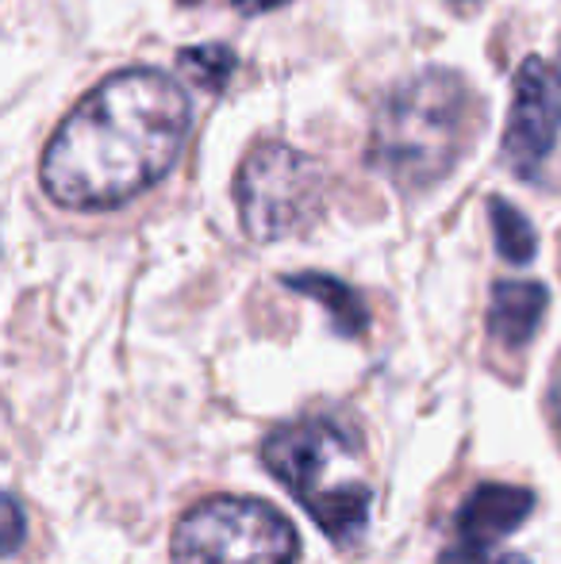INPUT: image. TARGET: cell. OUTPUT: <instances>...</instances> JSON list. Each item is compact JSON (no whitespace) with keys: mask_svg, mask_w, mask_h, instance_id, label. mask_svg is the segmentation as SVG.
<instances>
[{"mask_svg":"<svg viewBox=\"0 0 561 564\" xmlns=\"http://www.w3.org/2000/svg\"><path fill=\"white\" fill-rule=\"evenodd\" d=\"M188 112V93L162 69L108 77L46 142V196L82 212L136 200L181 158Z\"/></svg>","mask_w":561,"mask_h":564,"instance_id":"1","label":"cell"},{"mask_svg":"<svg viewBox=\"0 0 561 564\" xmlns=\"http://www.w3.org/2000/svg\"><path fill=\"white\" fill-rule=\"evenodd\" d=\"M470 134V85L450 69H423L381 105L369 162L400 188H427L454 170Z\"/></svg>","mask_w":561,"mask_h":564,"instance_id":"2","label":"cell"},{"mask_svg":"<svg viewBox=\"0 0 561 564\" xmlns=\"http://www.w3.org/2000/svg\"><path fill=\"white\" fill-rule=\"evenodd\" d=\"M262 460L335 545L366 538L374 488L354 434L331 419H300L266 438Z\"/></svg>","mask_w":561,"mask_h":564,"instance_id":"3","label":"cell"},{"mask_svg":"<svg viewBox=\"0 0 561 564\" xmlns=\"http://www.w3.org/2000/svg\"><path fill=\"white\" fill-rule=\"evenodd\" d=\"M173 564H296L300 538L278 507L247 496H212L181 514Z\"/></svg>","mask_w":561,"mask_h":564,"instance_id":"4","label":"cell"},{"mask_svg":"<svg viewBox=\"0 0 561 564\" xmlns=\"http://www.w3.org/2000/svg\"><path fill=\"white\" fill-rule=\"evenodd\" d=\"M239 219L255 242H278L315 224L323 208V170L281 142L255 147L235 177Z\"/></svg>","mask_w":561,"mask_h":564,"instance_id":"5","label":"cell"},{"mask_svg":"<svg viewBox=\"0 0 561 564\" xmlns=\"http://www.w3.org/2000/svg\"><path fill=\"white\" fill-rule=\"evenodd\" d=\"M561 134V77L547 58H527L516 69L511 112L504 127V162L519 177H535L547 165Z\"/></svg>","mask_w":561,"mask_h":564,"instance_id":"6","label":"cell"},{"mask_svg":"<svg viewBox=\"0 0 561 564\" xmlns=\"http://www.w3.org/2000/svg\"><path fill=\"white\" fill-rule=\"evenodd\" d=\"M535 511V496L527 488H511V484H481L457 511V542L465 545H485L493 550L496 542L519 530L527 514Z\"/></svg>","mask_w":561,"mask_h":564,"instance_id":"7","label":"cell"},{"mask_svg":"<svg viewBox=\"0 0 561 564\" xmlns=\"http://www.w3.org/2000/svg\"><path fill=\"white\" fill-rule=\"evenodd\" d=\"M547 289L539 281H496L488 304V335L504 349H524L547 315Z\"/></svg>","mask_w":561,"mask_h":564,"instance_id":"8","label":"cell"},{"mask_svg":"<svg viewBox=\"0 0 561 564\" xmlns=\"http://www.w3.org/2000/svg\"><path fill=\"white\" fill-rule=\"evenodd\" d=\"M284 289L300 292V296H312L315 304L327 307L331 323L343 338H362L369 330V312H366V300L350 289V284L335 281L327 273H296V276H284Z\"/></svg>","mask_w":561,"mask_h":564,"instance_id":"9","label":"cell"},{"mask_svg":"<svg viewBox=\"0 0 561 564\" xmlns=\"http://www.w3.org/2000/svg\"><path fill=\"white\" fill-rule=\"evenodd\" d=\"M488 219H493V235H496V250H500L504 261L511 265H527L539 250V238H535V227L527 224V216L519 208H511L508 200L496 196L488 204Z\"/></svg>","mask_w":561,"mask_h":564,"instance_id":"10","label":"cell"},{"mask_svg":"<svg viewBox=\"0 0 561 564\" xmlns=\"http://www.w3.org/2000/svg\"><path fill=\"white\" fill-rule=\"evenodd\" d=\"M177 62L185 69V77H193L196 85H204L212 93L224 89L235 74V54L227 46H188V51L177 54Z\"/></svg>","mask_w":561,"mask_h":564,"instance_id":"11","label":"cell"},{"mask_svg":"<svg viewBox=\"0 0 561 564\" xmlns=\"http://www.w3.org/2000/svg\"><path fill=\"white\" fill-rule=\"evenodd\" d=\"M28 538V514L8 491H0V557L15 553Z\"/></svg>","mask_w":561,"mask_h":564,"instance_id":"12","label":"cell"},{"mask_svg":"<svg viewBox=\"0 0 561 564\" xmlns=\"http://www.w3.org/2000/svg\"><path fill=\"white\" fill-rule=\"evenodd\" d=\"M439 564H531L527 557H519V553H493L485 550V545H450L446 553H442Z\"/></svg>","mask_w":561,"mask_h":564,"instance_id":"13","label":"cell"},{"mask_svg":"<svg viewBox=\"0 0 561 564\" xmlns=\"http://www.w3.org/2000/svg\"><path fill=\"white\" fill-rule=\"evenodd\" d=\"M278 4H289V0H235V8H239V12H247V15L270 12V8H278Z\"/></svg>","mask_w":561,"mask_h":564,"instance_id":"14","label":"cell"},{"mask_svg":"<svg viewBox=\"0 0 561 564\" xmlns=\"http://www.w3.org/2000/svg\"><path fill=\"white\" fill-rule=\"evenodd\" d=\"M550 408H554L558 431H561V369H558V377H554V388H550Z\"/></svg>","mask_w":561,"mask_h":564,"instance_id":"15","label":"cell"},{"mask_svg":"<svg viewBox=\"0 0 561 564\" xmlns=\"http://www.w3.org/2000/svg\"><path fill=\"white\" fill-rule=\"evenodd\" d=\"M457 4H470V0H457Z\"/></svg>","mask_w":561,"mask_h":564,"instance_id":"16","label":"cell"},{"mask_svg":"<svg viewBox=\"0 0 561 564\" xmlns=\"http://www.w3.org/2000/svg\"><path fill=\"white\" fill-rule=\"evenodd\" d=\"M558 77H561V66H558Z\"/></svg>","mask_w":561,"mask_h":564,"instance_id":"17","label":"cell"}]
</instances>
